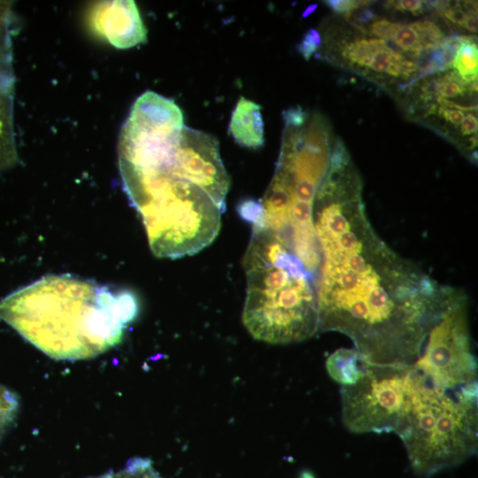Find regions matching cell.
<instances>
[{
  "label": "cell",
  "mask_w": 478,
  "mask_h": 478,
  "mask_svg": "<svg viewBox=\"0 0 478 478\" xmlns=\"http://www.w3.org/2000/svg\"><path fill=\"white\" fill-rule=\"evenodd\" d=\"M345 17H353L354 21L358 22V24H366L376 19L375 13L367 8H364L354 14L351 12L345 13Z\"/></svg>",
  "instance_id": "cell-27"
},
{
  "label": "cell",
  "mask_w": 478,
  "mask_h": 478,
  "mask_svg": "<svg viewBox=\"0 0 478 478\" xmlns=\"http://www.w3.org/2000/svg\"><path fill=\"white\" fill-rule=\"evenodd\" d=\"M425 378L413 366L367 363L360 377L342 386L344 426L353 433H397Z\"/></svg>",
  "instance_id": "cell-6"
},
{
  "label": "cell",
  "mask_w": 478,
  "mask_h": 478,
  "mask_svg": "<svg viewBox=\"0 0 478 478\" xmlns=\"http://www.w3.org/2000/svg\"><path fill=\"white\" fill-rule=\"evenodd\" d=\"M391 42L400 50L410 52L413 57H416L421 51L418 35L411 24H400L394 33Z\"/></svg>",
  "instance_id": "cell-19"
},
{
  "label": "cell",
  "mask_w": 478,
  "mask_h": 478,
  "mask_svg": "<svg viewBox=\"0 0 478 478\" xmlns=\"http://www.w3.org/2000/svg\"><path fill=\"white\" fill-rule=\"evenodd\" d=\"M368 362L355 350L340 348L326 361L328 374L342 386L354 383Z\"/></svg>",
  "instance_id": "cell-12"
},
{
  "label": "cell",
  "mask_w": 478,
  "mask_h": 478,
  "mask_svg": "<svg viewBox=\"0 0 478 478\" xmlns=\"http://www.w3.org/2000/svg\"><path fill=\"white\" fill-rule=\"evenodd\" d=\"M387 46V41L382 39H359L348 43L343 56L354 65L366 67L373 54Z\"/></svg>",
  "instance_id": "cell-14"
},
{
  "label": "cell",
  "mask_w": 478,
  "mask_h": 478,
  "mask_svg": "<svg viewBox=\"0 0 478 478\" xmlns=\"http://www.w3.org/2000/svg\"><path fill=\"white\" fill-rule=\"evenodd\" d=\"M452 67L466 83L477 81L478 49L476 36L470 35L457 51Z\"/></svg>",
  "instance_id": "cell-13"
},
{
  "label": "cell",
  "mask_w": 478,
  "mask_h": 478,
  "mask_svg": "<svg viewBox=\"0 0 478 478\" xmlns=\"http://www.w3.org/2000/svg\"><path fill=\"white\" fill-rule=\"evenodd\" d=\"M467 84L454 70L433 79L436 96L451 98L462 96L468 91Z\"/></svg>",
  "instance_id": "cell-16"
},
{
  "label": "cell",
  "mask_w": 478,
  "mask_h": 478,
  "mask_svg": "<svg viewBox=\"0 0 478 478\" xmlns=\"http://www.w3.org/2000/svg\"><path fill=\"white\" fill-rule=\"evenodd\" d=\"M386 5L397 11L412 12L414 15L423 12L425 10L424 1L420 0L389 1Z\"/></svg>",
  "instance_id": "cell-24"
},
{
  "label": "cell",
  "mask_w": 478,
  "mask_h": 478,
  "mask_svg": "<svg viewBox=\"0 0 478 478\" xmlns=\"http://www.w3.org/2000/svg\"><path fill=\"white\" fill-rule=\"evenodd\" d=\"M120 176L155 256L192 255L217 236L222 212L196 185L166 171L125 169Z\"/></svg>",
  "instance_id": "cell-4"
},
{
  "label": "cell",
  "mask_w": 478,
  "mask_h": 478,
  "mask_svg": "<svg viewBox=\"0 0 478 478\" xmlns=\"http://www.w3.org/2000/svg\"><path fill=\"white\" fill-rule=\"evenodd\" d=\"M228 131L241 146L258 149L264 144V123L261 106L241 96L229 121Z\"/></svg>",
  "instance_id": "cell-11"
},
{
  "label": "cell",
  "mask_w": 478,
  "mask_h": 478,
  "mask_svg": "<svg viewBox=\"0 0 478 478\" xmlns=\"http://www.w3.org/2000/svg\"><path fill=\"white\" fill-rule=\"evenodd\" d=\"M463 27L471 33H477V14L467 13Z\"/></svg>",
  "instance_id": "cell-28"
},
{
  "label": "cell",
  "mask_w": 478,
  "mask_h": 478,
  "mask_svg": "<svg viewBox=\"0 0 478 478\" xmlns=\"http://www.w3.org/2000/svg\"><path fill=\"white\" fill-rule=\"evenodd\" d=\"M411 26L418 35L421 50L437 48L446 38L439 26L431 20L415 21Z\"/></svg>",
  "instance_id": "cell-18"
},
{
  "label": "cell",
  "mask_w": 478,
  "mask_h": 478,
  "mask_svg": "<svg viewBox=\"0 0 478 478\" xmlns=\"http://www.w3.org/2000/svg\"><path fill=\"white\" fill-rule=\"evenodd\" d=\"M12 13H0V169H8L18 162L13 129L15 78L12 68Z\"/></svg>",
  "instance_id": "cell-9"
},
{
  "label": "cell",
  "mask_w": 478,
  "mask_h": 478,
  "mask_svg": "<svg viewBox=\"0 0 478 478\" xmlns=\"http://www.w3.org/2000/svg\"><path fill=\"white\" fill-rule=\"evenodd\" d=\"M477 145V138L476 136L469 137L466 140H464L463 143L460 144L461 148H463L465 150H474Z\"/></svg>",
  "instance_id": "cell-29"
},
{
  "label": "cell",
  "mask_w": 478,
  "mask_h": 478,
  "mask_svg": "<svg viewBox=\"0 0 478 478\" xmlns=\"http://www.w3.org/2000/svg\"><path fill=\"white\" fill-rule=\"evenodd\" d=\"M413 367L432 386L448 390L477 389V362L472 351L467 297L449 288Z\"/></svg>",
  "instance_id": "cell-7"
},
{
  "label": "cell",
  "mask_w": 478,
  "mask_h": 478,
  "mask_svg": "<svg viewBox=\"0 0 478 478\" xmlns=\"http://www.w3.org/2000/svg\"><path fill=\"white\" fill-rule=\"evenodd\" d=\"M436 111L437 112L439 117L444 119L446 121L453 124L454 126H459L465 117L463 112L457 109L439 106Z\"/></svg>",
  "instance_id": "cell-25"
},
{
  "label": "cell",
  "mask_w": 478,
  "mask_h": 478,
  "mask_svg": "<svg viewBox=\"0 0 478 478\" xmlns=\"http://www.w3.org/2000/svg\"><path fill=\"white\" fill-rule=\"evenodd\" d=\"M477 389L448 390L426 380L397 433L413 471L429 477L477 451Z\"/></svg>",
  "instance_id": "cell-5"
},
{
  "label": "cell",
  "mask_w": 478,
  "mask_h": 478,
  "mask_svg": "<svg viewBox=\"0 0 478 478\" xmlns=\"http://www.w3.org/2000/svg\"><path fill=\"white\" fill-rule=\"evenodd\" d=\"M238 212L246 221L253 227H264L263 209L261 201L245 199L238 206Z\"/></svg>",
  "instance_id": "cell-20"
},
{
  "label": "cell",
  "mask_w": 478,
  "mask_h": 478,
  "mask_svg": "<svg viewBox=\"0 0 478 478\" xmlns=\"http://www.w3.org/2000/svg\"><path fill=\"white\" fill-rule=\"evenodd\" d=\"M325 4L337 13H348L368 4L367 1L328 0Z\"/></svg>",
  "instance_id": "cell-23"
},
{
  "label": "cell",
  "mask_w": 478,
  "mask_h": 478,
  "mask_svg": "<svg viewBox=\"0 0 478 478\" xmlns=\"http://www.w3.org/2000/svg\"><path fill=\"white\" fill-rule=\"evenodd\" d=\"M19 407L18 395L0 384V441L16 420Z\"/></svg>",
  "instance_id": "cell-15"
},
{
  "label": "cell",
  "mask_w": 478,
  "mask_h": 478,
  "mask_svg": "<svg viewBox=\"0 0 478 478\" xmlns=\"http://www.w3.org/2000/svg\"><path fill=\"white\" fill-rule=\"evenodd\" d=\"M243 267V322L255 339L291 343L318 331L316 278L275 233L253 227Z\"/></svg>",
  "instance_id": "cell-3"
},
{
  "label": "cell",
  "mask_w": 478,
  "mask_h": 478,
  "mask_svg": "<svg viewBox=\"0 0 478 478\" xmlns=\"http://www.w3.org/2000/svg\"><path fill=\"white\" fill-rule=\"evenodd\" d=\"M320 45L321 36L320 33L314 28H310L297 44V50L305 60H309Z\"/></svg>",
  "instance_id": "cell-21"
},
{
  "label": "cell",
  "mask_w": 478,
  "mask_h": 478,
  "mask_svg": "<svg viewBox=\"0 0 478 478\" xmlns=\"http://www.w3.org/2000/svg\"><path fill=\"white\" fill-rule=\"evenodd\" d=\"M139 311L127 289L47 275L0 301V319L55 359L97 356L118 344Z\"/></svg>",
  "instance_id": "cell-2"
},
{
  "label": "cell",
  "mask_w": 478,
  "mask_h": 478,
  "mask_svg": "<svg viewBox=\"0 0 478 478\" xmlns=\"http://www.w3.org/2000/svg\"><path fill=\"white\" fill-rule=\"evenodd\" d=\"M91 478H160L147 459L136 458L128 461L126 467L115 473H109Z\"/></svg>",
  "instance_id": "cell-17"
},
{
  "label": "cell",
  "mask_w": 478,
  "mask_h": 478,
  "mask_svg": "<svg viewBox=\"0 0 478 478\" xmlns=\"http://www.w3.org/2000/svg\"><path fill=\"white\" fill-rule=\"evenodd\" d=\"M312 222L320 256L318 331L347 335L370 364L413 365L443 306L447 286L377 235L355 168L326 174Z\"/></svg>",
  "instance_id": "cell-1"
},
{
  "label": "cell",
  "mask_w": 478,
  "mask_h": 478,
  "mask_svg": "<svg viewBox=\"0 0 478 478\" xmlns=\"http://www.w3.org/2000/svg\"><path fill=\"white\" fill-rule=\"evenodd\" d=\"M477 118L472 113L466 114L459 124V132L462 135H469L477 132Z\"/></svg>",
  "instance_id": "cell-26"
},
{
  "label": "cell",
  "mask_w": 478,
  "mask_h": 478,
  "mask_svg": "<svg viewBox=\"0 0 478 478\" xmlns=\"http://www.w3.org/2000/svg\"><path fill=\"white\" fill-rule=\"evenodd\" d=\"M317 7V4L310 5L303 13L304 17L308 16L310 13H312Z\"/></svg>",
  "instance_id": "cell-30"
},
{
  "label": "cell",
  "mask_w": 478,
  "mask_h": 478,
  "mask_svg": "<svg viewBox=\"0 0 478 478\" xmlns=\"http://www.w3.org/2000/svg\"><path fill=\"white\" fill-rule=\"evenodd\" d=\"M400 26L399 23L391 22L386 19L374 21L369 26L370 34L384 41H391L396 30Z\"/></svg>",
  "instance_id": "cell-22"
},
{
  "label": "cell",
  "mask_w": 478,
  "mask_h": 478,
  "mask_svg": "<svg viewBox=\"0 0 478 478\" xmlns=\"http://www.w3.org/2000/svg\"><path fill=\"white\" fill-rule=\"evenodd\" d=\"M93 29L112 45L127 49L143 43L147 30L134 1H103L89 13Z\"/></svg>",
  "instance_id": "cell-10"
},
{
  "label": "cell",
  "mask_w": 478,
  "mask_h": 478,
  "mask_svg": "<svg viewBox=\"0 0 478 478\" xmlns=\"http://www.w3.org/2000/svg\"><path fill=\"white\" fill-rule=\"evenodd\" d=\"M171 173L202 189L223 212L230 179L222 163L219 142L212 135L184 126L171 165L157 169Z\"/></svg>",
  "instance_id": "cell-8"
}]
</instances>
